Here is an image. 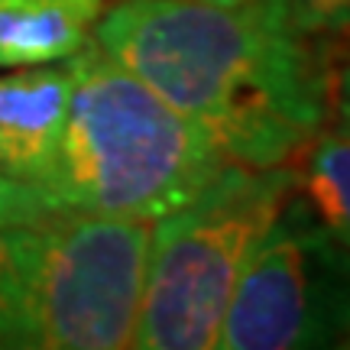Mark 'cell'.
<instances>
[{
  "label": "cell",
  "mask_w": 350,
  "mask_h": 350,
  "mask_svg": "<svg viewBox=\"0 0 350 350\" xmlns=\"http://www.w3.org/2000/svg\"><path fill=\"white\" fill-rule=\"evenodd\" d=\"M91 39L234 165H292L327 124V68L282 0H120Z\"/></svg>",
  "instance_id": "6da1fadb"
},
{
  "label": "cell",
  "mask_w": 350,
  "mask_h": 350,
  "mask_svg": "<svg viewBox=\"0 0 350 350\" xmlns=\"http://www.w3.org/2000/svg\"><path fill=\"white\" fill-rule=\"evenodd\" d=\"M72 91L42 188L46 214L150 221L185 208L227 156L94 39L68 55Z\"/></svg>",
  "instance_id": "7a4b0ae2"
},
{
  "label": "cell",
  "mask_w": 350,
  "mask_h": 350,
  "mask_svg": "<svg viewBox=\"0 0 350 350\" xmlns=\"http://www.w3.org/2000/svg\"><path fill=\"white\" fill-rule=\"evenodd\" d=\"M0 350H130L150 221L46 214L7 224Z\"/></svg>",
  "instance_id": "3957f363"
},
{
  "label": "cell",
  "mask_w": 350,
  "mask_h": 350,
  "mask_svg": "<svg viewBox=\"0 0 350 350\" xmlns=\"http://www.w3.org/2000/svg\"><path fill=\"white\" fill-rule=\"evenodd\" d=\"M295 191L292 165H227L156 221L130 350H217L243 260Z\"/></svg>",
  "instance_id": "277c9868"
},
{
  "label": "cell",
  "mask_w": 350,
  "mask_h": 350,
  "mask_svg": "<svg viewBox=\"0 0 350 350\" xmlns=\"http://www.w3.org/2000/svg\"><path fill=\"white\" fill-rule=\"evenodd\" d=\"M282 211L243 260L217 350H308L314 253L325 234Z\"/></svg>",
  "instance_id": "5b68a950"
},
{
  "label": "cell",
  "mask_w": 350,
  "mask_h": 350,
  "mask_svg": "<svg viewBox=\"0 0 350 350\" xmlns=\"http://www.w3.org/2000/svg\"><path fill=\"white\" fill-rule=\"evenodd\" d=\"M68 91V59L0 75V227L42 217V188L59 150Z\"/></svg>",
  "instance_id": "8992f818"
},
{
  "label": "cell",
  "mask_w": 350,
  "mask_h": 350,
  "mask_svg": "<svg viewBox=\"0 0 350 350\" xmlns=\"http://www.w3.org/2000/svg\"><path fill=\"white\" fill-rule=\"evenodd\" d=\"M107 0H0V68L65 62L85 46Z\"/></svg>",
  "instance_id": "52a82bcc"
},
{
  "label": "cell",
  "mask_w": 350,
  "mask_h": 350,
  "mask_svg": "<svg viewBox=\"0 0 350 350\" xmlns=\"http://www.w3.org/2000/svg\"><path fill=\"white\" fill-rule=\"evenodd\" d=\"M292 169L295 188L314 211L318 230L334 247H347L350 237V139L347 120L321 126L314 139L299 152Z\"/></svg>",
  "instance_id": "ba28073f"
},
{
  "label": "cell",
  "mask_w": 350,
  "mask_h": 350,
  "mask_svg": "<svg viewBox=\"0 0 350 350\" xmlns=\"http://www.w3.org/2000/svg\"><path fill=\"white\" fill-rule=\"evenodd\" d=\"M282 7L305 36H340L350 20V0H282Z\"/></svg>",
  "instance_id": "9c48e42d"
},
{
  "label": "cell",
  "mask_w": 350,
  "mask_h": 350,
  "mask_svg": "<svg viewBox=\"0 0 350 350\" xmlns=\"http://www.w3.org/2000/svg\"><path fill=\"white\" fill-rule=\"evenodd\" d=\"M7 275H10V262H7V247H3V230H0V305H3V292H7Z\"/></svg>",
  "instance_id": "30bf717a"
},
{
  "label": "cell",
  "mask_w": 350,
  "mask_h": 350,
  "mask_svg": "<svg viewBox=\"0 0 350 350\" xmlns=\"http://www.w3.org/2000/svg\"><path fill=\"white\" fill-rule=\"evenodd\" d=\"M214 3H230V0H214Z\"/></svg>",
  "instance_id": "8fae6325"
}]
</instances>
